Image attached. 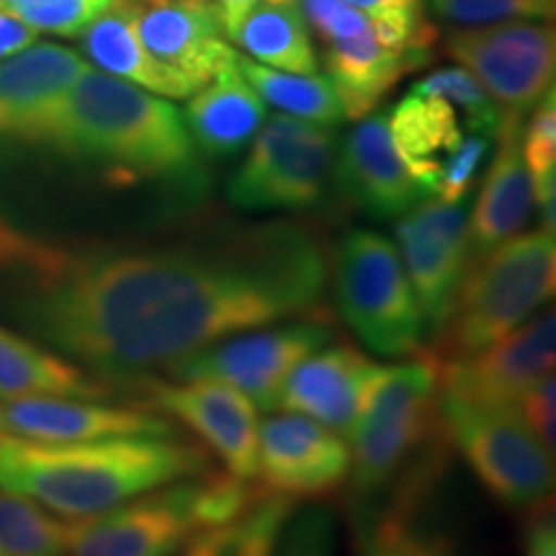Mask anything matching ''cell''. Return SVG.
Here are the masks:
<instances>
[{
	"instance_id": "obj_1",
	"label": "cell",
	"mask_w": 556,
	"mask_h": 556,
	"mask_svg": "<svg viewBox=\"0 0 556 556\" xmlns=\"http://www.w3.org/2000/svg\"><path fill=\"white\" fill-rule=\"evenodd\" d=\"M330 261L291 222L160 245H62L0 217V323L131 400V384L238 332L317 315Z\"/></svg>"
},
{
	"instance_id": "obj_2",
	"label": "cell",
	"mask_w": 556,
	"mask_h": 556,
	"mask_svg": "<svg viewBox=\"0 0 556 556\" xmlns=\"http://www.w3.org/2000/svg\"><path fill=\"white\" fill-rule=\"evenodd\" d=\"M39 148L93 165L122 184L204 191L206 173L180 111L150 90L86 67L54 109Z\"/></svg>"
},
{
	"instance_id": "obj_3",
	"label": "cell",
	"mask_w": 556,
	"mask_h": 556,
	"mask_svg": "<svg viewBox=\"0 0 556 556\" xmlns=\"http://www.w3.org/2000/svg\"><path fill=\"white\" fill-rule=\"evenodd\" d=\"M214 469L184 435L31 443L0 435V486L65 520L99 516L131 497Z\"/></svg>"
},
{
	"instance_id": "obj_4",
	"label": "cell",
	"mask_w": 556,
	"mask_h": 556,
	"mask_svg": "<svg viewBox=\"0 0 556 556\" xmlns=\"http://www.w3.org/2000/svg\"><path fill=\"white\" fill-rule=\"evenodd\" d=\"M441 387L433 356L379 366L351 441L353 503H368L405 484H433L441 475Z\"/></svg>"
},
{
	"instance_id": "obj_5",
	"label": "cell",
	"mask_w": 556,
	"mask_h": 556,
	"mask_svg": "<svg viewBox=\"0 0 556 556\" xmlns=\"http://www.w3.org/2000/svg\"><path fill=\"white\" fill-rule=\"evenodd\" d=\"M266 495L248 479L208 469L67 520L65 556H176L197 533L245 518Z\"/></svg>"
},
{
	"instance_id": "obj_6",
	"label": "cell",
	"mask_w": 556,
	"mask_h": 556,
	"mask_svg": "<svg viewBox=\"0 0 556 556\" xmlns=\"http://www.w3.org/2000/svg\"><path fill=\"white\" fill-rule=\"evenodd\" d=\"M552 229L516 235L464 270L454 307L430 353L435 364L475 356L528 323L554 296Z\"/></svg>"
},
{
	"instance_id": "obj_7",
	"label": "cell",
	"mask_w": 556,
	"mask_h": 556,
	"mask_svg": "<svg viewBox=\"0 0 556 556\" xmlns=\"http://www.w3.org/2000/svg\"><path fill=\"white\" fill-rule=\"evenodd\" d=\"M332 278L340 315L374 353H420L426 319L392 240L374 229H348L338 242Z\"/></svg>"
},
{
	"instance_id": "obj_8",
	"label": "cell",
	"mask_w": 556,
	"mask_h": 556,
	"mask_svg": "<svg viewBox=\"0 0 556 556\" xmlns=\"http://www.w3.org/2000/svg\"><path fill=\"white\" fill-rule=\"evenodd\" d=\"M441 422L448 443L492 497L513 507H541L554 490V454L526 426L516 405H486L441 392Z\"/></svg>"
},
{
	"instance_id": "obj_9",
	"label": "cell",
	"mask_w": 556,
	"mask_h": 556,
	"mask_svg": "<svg viewBox=\"0 0 556 556\" xmlns=\"http://www.w3.org/2000/svg\"><path fill=\"white\" fill-rule=\"evenodd\" d=\"M332 163V127L276 114L261 124L248 157L229 178L227 199L242 212L312 208L325 197Z\"/></svg>"
},
{
	"instance_id": "obj_10",
	"label": "cell",
	"mask_w": 556,
	"mask_h": 556,
	"mask_svg": "<svg viewBox=\"0 0 556 556\" xmlns=\"http://www.w3.org/2000/svg\"><path fill=\"white\" fill-rule=\"evenodd\" d=\"M332 338H336V330L323 315L294 317L281 325H263V328L222 338L165 366L160 374L178 381H222L245 394L255 407L274 413L283 381L289 379L296 364L332 343Z\"/></svg>"
},
{
	"instance_id": "obj_11",
	"label": "cell",
	"mask_w": 556,
	"mask_h": 556,
	"mask_svg": "<svg viewBox=\"0 0 556 556\" xmlns=\"http://www.w3.org/2000/svg\"><path fill=\"white\" fill-rule=\"evenodd\" d=\"M446 52L503 111L528 114L554 88V26L516 18L451 31Z\"/></svg>"
},
{
	"instance_id": "obj_12",
	"label": "cell",
	"mask_w": 556,
	"mask_h": 556,
	"mask_svg": "<svg viewBox=\"0 0 556 556\" xmlns=\"http://www.w3.org/2000/svg\"><path fill=\"white\" fill-rule=\"evenodd\" d=\"M137 402L193 430L201 443L219 456L232 477L258 482V409L238 389L208 379L144 377L131 384Z\"/></svg>"
},
{
	"instance_id": "obj_13",
	"label": "cell",
	"mask_w": 556,
	"mask_h": 556,
	"mask_svg": "<svg viewBox=\"0 0 556 556\" xmlns=\"http://www.w3.org/2000/svg\"><path fill=\"white\" fill-rule=\"evenodd\" d=\"M469 208L464 201L422 199L394 227L397 253L420 304L426 332L438 338L467 270Z\"/></svg>"
},
{
	"instance_id": "obj_14",
	"label": "cell",
	"mask_w": 556,
	"mask_h": 556,
	"mask_svg": "<svg viewBox=\"0 0 556 556\" xmlns=\"http://www.w3.org/2000/svg\"><path fill=\"white\" fill-rule=\"evenodd\" d=\"M351 475V446L323 422L299 413H274L258 426V482L270 495L319 497Z\"/></svg>"
},
{
	"instance_id": "obj_15",
	"label": "cell",
	"mask_w": 556,
	"mask_h": 556,
	"mask_svg": "<svg viewBox=\"0 0 556 556\" xmlns=\"http://www.w3.org/2000/svg\"><path fill=\"white\" fill-rule=\"evenodd\" d=\"M554 309L536 312L510 336L475 356L438 364V387L451 397L486 405H516L533 381L554 371Z\"/></svg>"
},
{
	"instance_id": "obj_16",
	"label": "cell",
	"mask_w": 556,
	"mask_h": 556,
	"mask_svg": "<svg viewBox=\"0 0 556 556\" xmlns=\"http://www.w3.org/2000/svg\"><path fill=\"white\" fill-rule=\"evenodd\" d=\"M168 417L150 409L86 397L0 400V435L31 443H80L103 438L178 435Z\"/></svg>"
},
{
	"instance_id": "obj_17",
	"label": "cell",
	"mask_w": 556,
	"mask_h": 556,
	"mask_svg": "<svg viewBox=\"0 0 556 556\" xmlns=\"http://www.w3.org/2000/svg\"><path fill=\"white\" fill-rule=\"evenodd\" d=\"M86 67L70 47L37 41L0 60V155L39 148L54 109Z\"/></svg>"
},
{
	"instance_id": "obj_18",
	"label": "cell",
	"mask_w": 556,
	"mask_h": 556,
	"mask_svg": "<svg viewBox=\"0 0 556 556\" xmlns=\"http://www.w3.org/2000/svg\"><path fill=\"white\" fill-rule=\"evenodd\" d=\"M377 374L379 364L356 345L328 343L296 364L283 381L276 409L312 417L351 441Z\"/></svg>"
},
{
	"instance_id": "obj_19",
	"label": "cell",
	"mask_w": 556,
	"mask_h": 556,
	"mask_svg": "<svg viewBox=\"0 0 556 556\" xmlns=\"http://www.w3.org/2000/svg\"><path fill=\"white\" fill-rule=\"evenodd\" d=\"M139 41L152 58L201 88L235 62L208 0H129Z\"/></svg>"
},
{
	"instance_id": "obj_20",
	"label": "cell",
	"mask_w": 556,
	"mask_h": 556,
	"mask_svg": "<svg viewBox=\"0 0 556 556\" xmlns=\"http://www.w3.org/2000/svg\"><path fill=\"white\" fill-rule=\"evenodd\" d=\"M332 176L343 199L374 219L402 217L428 199L389 137L387 114L364 116L351 129L332 163Z\"/></svg>"
},
{
	"instance_id": "obj_21",
	"label": "cell",
	"mask_w": 556,
	"mask_h": 556,
	"mask_svg": "<svg viewBox=\"0 0 556 556\" xmlns=\"http://www.w3.org/2000/svg\"><path fill=\"white\" fill-rule=\"evenodd\" d=\"M497 152L486 170L482 193L467 227V268L490 250L516 238L533 212V189L523 150V114L503 111L497 127Z\"/></svg>"
},
{
	"instance_id": "obj_22",
	"label": "cell",
	"mask_w": 556,
	"mask_h": 556,
	"mask_svg": "<svg viewBox=\"0 0 556 556\" xmlns=\"http://www.w3.org/2000/svg\"><path fill=\"white\" fill-rule=\"evenodd\" d=\"M433 484H405L356 505V556H467L448 528L422 513Z\"/></svg>"
},
{
	"instance_id": "obj_23",
	"label": "cell",
	"mask_w": 556,
	"mask_h": 556,
	"mask_svg": "<svg viewBox=\"0 0 556 556\" xmlns=\"http://www.w3.org/2000/svg\"><path fill=\"white\" fill-rule=\"evenodd\" d=\"M13 397L127 400L116 384L0 323V400Z\"/></svg>"
},
{
	"instance_id": "obj_24",
	"label": "cell",
	"mask_w": 556,
	"mask_h": 556,
	"mask_svg": "<svg viewBox=\"0 0 556 556\" xmlns=\"http://www.w3.org/2000/svg\"><path fill=\"white\" fill-rule=\"evenodd\" d=\"M180 116L199 152L208 157H232L258 135L266 122V101L232 62L191 93Z\"/></svg>"
},
{
	"instance_id": "obj_25",
	"label": "cell",
	"mask_w": 556,
	"mask_h": 556,
	"mask_svg": "<svg viewBox=\"0 0 556 556\" xmlns=\"http://www.w3.org/2000/svg\"><path fill=\"white\" fill-rule=\"evenodd\" d=\"M80 47L96 70L163 96V99H189L199 90L191 80L144 50L129 0H116L106 13L90 21L88 29L80 34Z\"/></svg>"
},
{
	"instance_id": "obj_26",
	"label": "cell",
	"mask_w": 556,
	"mask_h": 556,
	"mask_svg": "<svg viewBox=\"0 0 556 556\" xmlns=\"http://www.w3.org/2000/svg\"><path fill=\"white\" fill-rule=\"evenodd\" d=\"M387 127L402 163L428 197H433L441 168L464 139V124L443 99L426 93H409L392 111H387Z\"/></svg>"
},
{
	"instance_id": "obj_27",
	"label": "cell",
	"mask_w": 556,
	"mask_h": 556,
	"mask_svg": "<svg viewBox=\"0 0 556 556\" xmlns=\"http://www.w3.org/2000/svg\"><path fill=\"white\" fill-rule=\"evenodd\" d=\"M328 78L343 103L345 119H364L379 106L407 70H413L405 54L381 47L371 26L351 37L325 41Z\"/></svg>"
},
{
	"instance_id": "obj_28",
	"label": "cell",
	"mask_w": 556,
	"mask_h": 556,
	"mask_svg": "<svg viewBox=\"0 0 556 556\" xmlns=\"http://www.w3.org/2000/svg\"><path fill=\"white\" fill-rule=\"evenodd\" d=\"M229 41H235L242 52H248L250 60L261 65L299 75L319 73L307 18L299 3L258 0L229 34Z\"/></svg>"
},
{
	"instance_id": "obj_29",
	"label": "cell",
	"mask_w": 556,
	"mask_h": 556,
	"mask_svg": "<svg viewBox=\"0 0 556 556\" xmlns=\"http://www.w3.org/2000/svg\"><path fill=\"white\" fill-rule=\"evenodd\" d=\"M235 65H238L242 78L253 86L255 93L281 114L332 129L345 122L343 103H340L328 75L283 73V70L261 65L245 54H235Z\"/></svg>"
},
{
	"instance_id": "obj_30",
	"label": "cell",
	"mask_w": 556,
	"mask_h": 556,
	"mask_svg": "<svg viewBox=\"0 0 556 556\" xmlns=\"http://www.w3.org/2000/svg\"><path fill=\"white\" fill-rule=\"evenodd\" d=\"M67 520L0 486V556H65Z\"/></svg>"
},
{
	"instance_id": "obj_31",
	"label": "cell",
	"mask_w": 556,
	"mask_h": 556,
	"mask_svg": "<svg viewBox=\"0 0 556 556\" xmlns=\"http://www.w3.org/2000/svg\"><path fill=\"white\" fill-rule=\"evenodd\" d=\"M364 13L371 34L387 50L405 54L409 65H428L438 34L426 21V0H348Z\"/></svg>"
},
{
	"instance_id": "obj_32",
	"label": "cell",
	"mask_w": 556,
	"mask_h": 556,
	"mask_svg": "<svg viewBox=\"0 0 556 556\" xmlns=\"http://www.w3.org/2000/svg\"><path fill=\"white\" fill-rule=\"evenodd\" d=\"M531 119L523 124V160L531 176L533 206L541 212V227L552 229L556 219V101L554 88L531 109Z\"/></svg>"
},
{
	"instance_id": "obj_33",
	"label": "cell",
	"mask_w": 556,
	"mask_h": 556,
	"mask_svg": "<svg viewBox=\"0 0 556 556\" xmlns=\"http://www.w3.org/2000/svg\"><path fill=\"white\" fill-rule=\"evenodd\" d=\"M415 93L435 96L443 99L451 109L456 111L462 119L464 129L475 131V135L495 137L500 119H503V109L492 101V96L479 86L475 75L467 73L464 67H446L438 73L428 75L413 86Z\"/></svg>"
},
{
	"instance_id": "obj_34",
	"label": "cell",
	"mask_w": 556,
	"mask_h": 556,
	"mask_svg": "<svg viewBox=\"0 0 556 556\" xmlns=\"http://www.w3.org/2000/svg\"><path fill=\"white\" fill-rule=\"evenodd\" d=\"M116 0H13L5 5L34 31H47L54 37H80L90 21L106 13Z\"/></svg>"
},
{
	"instance_id": "obj_35",
	"label": "cell",
	"mask_w": 556,
	"mask_h": 556,
	"mask_svg": "<svg viewBox=\"0 0 556 556\" xmlns=\"http://www.w3.org/2000/svg\"><path fill=\"white\" fill-rule=\"evenodd\" d=\"M435 18L454 26H490L516 18H552L554 3L546 0H426Z\"/></svg>"
},
{
	"instance_id": "obj_36",
	"label": "cell",
	"mask_w": 556,
	"mask_h": 556,
	"mask_svg": "<svg viewBox=\"0 0 556 556\" xmlns=\"http://www.w3.org/2000/svg\"><path fill=\"white\" fill-rule=\"evenodd\" d=\"M490 142L492 137L486 135H475V131L464 135L462 142H458V148L451 152L446 163H443L441 178H438L433 197L441 201L467 199L471 180H475L479 168H482L486 152H490Z\"/></svg>"
},
{
	"instance_id": "obj_37",
	"label": "cell",
	"mask_w": 556,
	"mask_h": 556,
	"mask_svg": "<svg viewBox=\"0 0 556 556\" xmlns=\"http://www.w3.org/2000/svg\"><path fill=\"white\" fill-rule=\"evenodd\" d=\"M294 500L281 495H266L245 516V528L235 556H274L278 533L291 516Z\"/></svg>"
},
{
	"instance_id": "obj_38",
	"label": "cell",
	"mask_w": 556,
	"mask_h": 556,
	"mask_svg": "<svg viewBox=\"0 0 556 556\" xmlns=\"http://www.w3.org/2000/svg\"><path fill=\"white\" fill-rule=\"evenodd\" d=\"M278 539L281 546L276 541V556H332V526L319 510L302 513L296 518L289 516Z\"/></svg>"
},
{
	"instance_id": "obj_39",
	"label": "cell",
	"mask_w": 556,
	"mask_h": 556,
	"mask_svg": "<svg viewBox=\"0 0 556 556\" xmlns=\"http://www.w3.org/2000/svg\"><path fill=\"white\" fill-rule=\"evenodd\" d=\"M516 409L526 420V426L533 430V435L544 443L548 454H554L556 438H554V422H556V379L554 374H546L539 381L520 394L516 402Z\"/></svg>"
},
{
	"instance_id": "obj_40",
	"label": "cell",
	"mask_w": 556,
	"mask_h": 556,
	"mask_svg": "<svg viewBox=\"0 0 556 556\" xmlns=\"http://www.w3.org/2000/svg\"><path fill=\"white\" fill-rule=\"evenodd\" d=\"M242 528H245V518L227 526L206 528V531L197 533L176 556H235L242 539Z\"/></svg>"
},
{
	"instance_id": "obj_41",
	"label": "cell",
	"mask_w": 556,
	"mask_h": 556,
	"mask_svg": "<svg viewBox=\"0 0 556 556\" xmlns=\"http://www.w3.org/2000/svg\"><path fill=\"white\" fill-rule=\"evenodd\" d=\"M37 34L39 31H34L31 26H26L18 16H13L11 11H5L0 5V60L24 52L26 47H31L37 41Z\"/></svg>"
},
{
	"instance_id": "obj_42",
	"label": "cell",
	"mask_w": 556,
	"mask_h": 556,
	"mask_svg": "<svg viewBox=\"0 0 556 556\" xmlns=\"http://www.w3.org/2000/svg\"><path fill=\"white\" fill-rule=\"evenodd\" d=\"M526 556H556L554 520L544 513V505H541V513L531 520V526H528Z\"/></svg>"
},
{
	"instance_id": "obj_43",
	"label": "cell",
	"mask_w": 556,
	"mask_h": 556,
	"mask_svg": "<svg viewBox=\"0 0 556 556\" xmlns=\"http://www.w3.org/2000/svg\"><path fill=\"white\" fill-rule=\"evenodd\" d=\"M345 5L348 0H299V9H302L307 24H312V29L317 34H325Z\"/></svg>"
},
{
	"instance_id": "obj_44",
	"label": "cell",
	"mask_w": 556,
	"mask_h": 556,
	"mask_svg": "<svg viewBox=\"0 0 556 556\" xmlns=\"http://www.w3.org/2000/svg\"><path fill=\"white\" fill-rule=\"evenodd\" d=\"M208 3H212V9L219 18L222 31H225V37L229 39V34L235 31V26L240 24L242 16H245L258 0H208Z\"/></svg>"
},
{
	"instance_id": "obj_45",
	"label": "cell",
	"mask_w": 556,
	"mask_h": 556,
	"mask_svg": "<svg viewBox=\"0 0 556 556\" xmlns=\"http://www.w3.org/2000/svg\"><path fill=\"white\" fill-rule=\"evenodd\" d=\"M268 3H296V0H268Z\"/></svg>"
},
{
	"instance_id": "obj_46",
	"label": "cell",
	"mask_w": 556,
	"mask_h": 556,
	"mask_svg": "<svg viewBox=\"0 0 556 556\" xmlns=\"http://www.w3.org/2000/svg\"><path fill=\"white\" fill-rule=\"evenodd\" d=\"M546 3H554V0H546Z\"/></svg>"
}]
</instances>
